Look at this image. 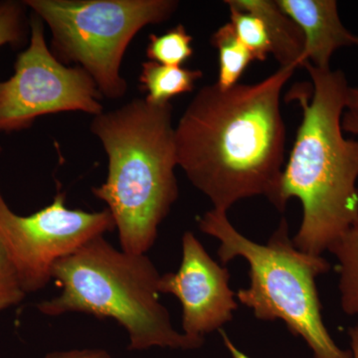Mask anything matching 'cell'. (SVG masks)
<instances>
[{"label": "cell", "mask_w": 358, "mask_h": 358, "mask_svg": "<svg viewBox=\"0 0 358 358\" xmlns=\"http://www.w3.org/2000/svg\"><path fill=\"white\" fill-rule=\"evenodd\" d=\"M47 23L51 51L63 64L86 71L103 98L119 100L128 92L121 67L131 40L148 25L176 13L174 0H24Z\"/></svg>", "instance_id": "8992f818"}, {"label": "cell", "mask_w": 358, "mask_h": 358, "mask_svg": "<svg viewBox=\"0 0 358 358\" xmlns=\"http://www.w3.org/2000/svg\"><path fill=\"white\" fill-rule=\"evenodd\" d=\"M303 68L313 82L312 96L303 88L294 98L303 110L275 208L284 211L292 197L300 199L303 219L293 243L300 251L322 256L358 222V141L346 140L341 120L348 86L341 70Z\"/></svg>", "instance_id": "7a4b0ae2"}, {"label": "cell", "mask_w": 358, "mask_h": 358, "mask_svg": "<svg viewBox=\"0 0 358 358\" xmlns=\"http://www.w3.org/2000/svg\"><path fill=\"white\" fill-rule=\"evenodd\" d=\"M199 227L220 242L221 262L237 257L248 262L249 288L239 289L236 296L257 319L282 320L294 336L305 339L315 358H352V352L336 345L322 320L315 280L331 265L322 256L310 255L294 246L286 219L266 244L238 232L226 211H207L199 219Z\"/></svg>", "instance_id": "5b68a950"}, {"label": "cell", "mask_w": 358, "mask_h": 358, "mask_svg": "<svg viewBox=\"0 0 358 358\" xmlns=\"http://www.w3.org/2000/svg\"><path fill=\"white\" fill-rule=\"evenodd\" d=\"M91 131L108 157L107 178L92 192L108 205L122 251L147 254L178 197L173 105L134 99L95 115Z\"/></svg>", "instance_id": "3957f363"}, {"label": "cell", "mask_w": 358, "mask_h": 358, "mask_svg": "<svg viewBox=\"0 0 358 358\" xmlns=\"http://www.w3.org/2000/svg\"><path fill=\"white\" fill-rule=\"evenodd\" d=\"M25 296L15 267L0 240V312L18 305Z\"/></svg>", "instance_id": "ac0fdd59"}, {"label": "cell", "mask_w": 358, "mask_h": 358, "mask_svg": "<svg viewBox=\"0 0 358 358\" xmlns=\"http://www.w3.org/2000/svg\"><path fill=\"white\" fill-rule=\"evenodd\" d=\"M103 96L82 68L68 67L52 53L45 39L44 22L32 14L30 42L14 64L13 76L0 81V133L29 129L43 115L103 112Z\"/></svg>", "instance_id": "52a82bcc"}, {"label": "cell", "mask_w": 358, "mask_h": 358, "mask_svg": "<svg viewBox=\"0 0 358 358\" xmlns=\"http://www.w3.org/2000/svg\"><path fill=\"white\" fill-rule=\"evenodd\" d=\"M211 43L217 48L219 56L218 81L216 84L222 90L236 86L245 70L254 61L253 56L238 39L230 23L221 26L214 33Z\"/></svg>", "instance_id": "5bb4252c"}, {"label": "cell", "mask_w": 358, "mask_h": 358, "mask_svg": "<svg viewBox=\"0 0 358 358\" xmlns=\"http://www.w3.org/2000/svg\"><path fill=\"white\" fill-rule=\"evenodd\" d=\"M228 7L229 23L238 39L248 49L254 61H265L268 54L272 53V44L263 20L255 14L239 10L231 6Z\"/></svg>", "instance_id": "2e32d148"}, {"label": "cell", "mask_w": 358, "mask_h": 358, "mask_svg": "<svg viewBox=\"0 0 358 358\" xmlns=\"http://www.w3.org/2000/svg\"><path fill=\"white\" fill-rule=\"evenodd\" d=\"M115 228L108 209H69L64 193H57L41 210L20 216L9 208L0 192V240L26 294L36 293L50 282L59 260Z\"/></svg>", "instance_id": "ba28073f"}, {"label": "cell", "mask_w": 358, "mask_h": 358, "mask_svg": "<svg viewBox=\"0 0 358 358\" xmlns=\"http://www.w3.org/2000/svg\"><path fill=\"white\" fill-rule=\"evenodd\" d=\"M230 274L211 258L190 231L182 236V259L178 270L160 275V294L178 299L185 336L204 343V336L232 320L238 308L229 287Z\"/></svg>", "instance_id": "9c48e42d"}, {"label": "cell", "mask_w": 358, "mask_h": 358, "mask_svg": "<svg viewBox=\"0 0 358 358\" xmlns=\"http://www.w3.org/2000/svg\"><path fill=\"white\" fill-rule=\"evenodd\" d=\"M275 3L303 31L306 60L313 67L329 69L334 52L358 46V35L341 22L336 0H275Z\"/></svg>", "instance_id": "30bf717a"}, {"label": "cell", "mask_w": 358, "mask_h": 358, "mask_svg": "<svg viewBox=\"0 0 358 358\" xmlns=\"http://www.w3.org/2000/svg\"><path fill=\"white\" fill-rule=\"evenodd\" d=\"M296 68L258 84L199 90L174 128L178 166L213 209L265 196L277 206L286 128L280 96Z\"/></svg>", "instance_id": "6da1fadb"}, {"label": "cell", "mask_w": 358, "mask_h": 358, "mask_svg": "<svg viewBox=\"0 0 358 358\" xmlns=\"http://www.w3.org/2000/svg\"><path fill=\"white\" fill-rule=\"evenodd\" d=\"M338 261L341 308L358 315V222L329 249Z\"/></svg>", "instance_id": "4fadbf2b"}, {"label": "cell", "mask_w": 358, "mask_h": 358, "mask_svg": "<svg viewBox=\"0 0 358 358\" xmlns=\"http://www.w3.org/2000/svg\"><path fill=\"white\" fill-rule=\"evenodd\" d=\"M25 4L22 2L0 1V48L6 45L22 44L27 35ZM2 148L0 145V155Z\"/></svg>", "instance_id": "e0dca14e"}, {"label": "cell", "mask_w": 358, "mask_h": 358, "mask_svg": "<svg viewBox=\"0 0 358 358\" xmlns=\"http://www.w3.org/2000/svg\"><path fill=\"white\" fill-rule=\"evenodd\" d=\"M341 127L348 133L358 134V110H348L343 115Z\"/></svg>", "instance_id": "ffe728a7"}, {"label": "cell", "mask_w": 358, "mask_h": 358, "mask_svg": "<svg viewBox=\"0 0 358 358\" xmlns=\"http://www.w3.org/2000/svg\"><path fill=\"white\" fill-rule=\"evenodd\" d=\"M348 334H350V345H352V357L358 358V322L350 329Z\"/></svg>", "instance_id": "7402d4cb"}, {"label": "cell", "mask_w": 358, "mask_h": 358, "mask_svg": "<svg viewBox=\"0 0 358 358\" xmlns=\"http://www.w3.org/2000/svg\"><path fill=\"white\" fill-rule=\"evenodd\" d=\"M200 78V70L147 61L141 66L140 84L141 90L147 93L145 100L160 105L169 103L173 96L192 92Z\"/></svg>", "instance_id": "7c38bea8"}, {"label": "cell", "mask_w": 358, "mask_h": 358, "mask_svg": "<svg viewBox=\"0 0 358 358\" xmlns=\"http://www.w3.org/2000/svg\"><path fill=\"white\" fill-rule=\"evenodd\" d=\"M221 336H222L224 345H225L226 348L229 350L233 358H250L248 355H245L241 350H238L234 343L231 341V339L228 338L227 334L224 333V331H221Z\"/></svg>", "instance_id": "44dd1931"}, {"label": "cell", "mask_w": 358, "mask_h": 358, "mask_svg": "<svg viewBox=\"0 0 358 358\" xmlns=\"http://www.w3.org/2000/svg\"><path fill=\"white\" fill-rule=\"evenodd\" d=\"M193 38L185 26L178 24L162 35L148 37L147 56L150 61L181 67L193 55Z\"/></svg>", "instance_id": "9a60e30c"}, {"label": "cell", "mask_w": 358, "mask_h": 358, "mask_svg": "<svg viewBox=\"0 0 358 358\" xmlns=\"http://www.w3.org/2000/svg\"><path fill=\"white\" fill-rule=\"evenodd\" d=\"M160 275L147 254L127 253L99 236L55 264L52 279L61 293L37 308L49 317L84 313L115 320L129 334V350L201 348L173 329L159 301Z\"/></svg>", "instance_id": "277c9868"}, {"label": "cell", "mask_w": 358, "mask_h": 358, "mask_svg": "<svg viewBox=\"0 0 358 358\" xmlns=\"http://www.w3.org/2000/svg\"><path fill=\"white\" fill-rule=\"evenodd\" d=\"M45 358H113L109 353L99 348H85V350H73L67 352H55L49 353Z\"/></svg>", "instance_id": "d6986e66"}, {"label": "cell", "mask_w": 358, "mask_h": 358, "mask_svg": "<svg viewBox=\"0 0 358 358\" xmlns=\"http://www.w3.org/2000/svg\"><path fill=\"white\" fill-rule=\"evenodd\" d=\"M225 3L255 14L263 20L272 44V54L281 67L298 68L307 64L303 33L282 13L275 0H226Z\"/></svg>", "instance_id": "8fae6325"}, {"label": "cell", "mask_w": 358, "mask_h": 358, "mask_svg": "<svg viewBox=\"0 0 358 358\" xmlns=\"http://www.w3.org/2000/svg\"><path fill=\"white\" fill-rule=\"evenodd\" d=\"M348 110H358V88H352L348 90Z\"/></svg>", "instance_id": "603a6c76"}]
</instances>
